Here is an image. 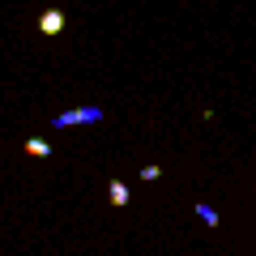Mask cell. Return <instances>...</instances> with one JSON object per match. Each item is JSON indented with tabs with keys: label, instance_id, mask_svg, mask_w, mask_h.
<instances>
[{
	"label": "cell",
	"instance_id": "6",
	"mask_svg": "<svg viewBox=\"0 0 256 256\" xmlns=\"http://www.w3.org/2000/svg\"><path fill=\"white\" fill-rule=\"evenodd\" d=\"M158 175H162V166H141V180H150V184H154Z\"/></svg>",
	"mask_w": 256,
	"mask_h": 256
},
{
	"label": "cell",
	"instance_id": "2",
	"mask_svg": "<svg viewBox=\"0 0 256 256\" xmlns=\"http://www.w3.org/2000/svg\"><path fill=\"white\" fill-rule=\"evenodd\" d=\"M64 30V13L60 9H47L43 18H38V34H47V38H56Z\"/></svg>",
	"mask_w": 256,
	"mask_h": 256
},
{
	"label": "cell",
	"instance_id": "4",
	"mask_svg": "<svg viewBox=\"0 0 256 256\" xmlns=\"http://www.w3.org/2000/svg\"><path fill=\"white\" fill-rule=\"evenodd\" d=\"M26 154H30V158H52V141H43V137H26Z\"/></svg>",
	"mask_w": 256,
	"mask_h": 256
},
{
	"label": "cell",
	"instance_id": "5",
	"mask_svg": "<svg viewBox=\"0 0 256 256\" xmlns=\"http://www.w3.org/2000/svg\"><path fill=\"white\" fill-rule=\"evenodd\" d=\"M196 218H201L205 226H218V210H214V205H205V201H196Z\"/></svg>",
	"mask_w": 256,
	"mask_h": 256
},
{
	"label": "cell",
	"instance_id": "3",
	"mask_svg": "<svg viewBox=\"0 0 256 256\" xmlns=\"http://www.w3.org/2000/svg\"><path fill=\"white\" fill-rule=\"evenodd\" d=\"M107 201L116 205V210H124V205H128V184L124 180H111L107 184Z\"/></svg>",
	"mask_w": 256,
	"mask_h": 256
},
{
	"label": "cell",
	"instance_id": "1",
	"mask_svg": "<svg viewBox=\"0 0 256 256\" xmlns=\"http://www.w3.org/2000/svg\"><path fill=\"white\" fill-rule=\"evenodd\" d=\"M102 120V107H77V111H64V116H56L52 124H56V132H60V128H77V124H98Z\"/></svg>",
	"mask_w": 256,
	"mask_h": 256
}]
</instances>
